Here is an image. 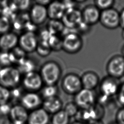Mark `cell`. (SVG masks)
I'll list each match as a JSON object with an SVG mask.
<instances>
[{"label":"cell","instance_id":"cell-1","mask_svg":"<svg viewBox=\"0 0 124 124\" xmlns=\"http://www.w3.org/2000/svg\"><path fill=\"white\" fill-rule=\"evenodd\" d=\"M39 73L46 85H55L61 77L62 69L57 62L49 61L43 64Z\"/></svg>","mask_w":124,"mask_h":124},{"label":"cell","instance_id":"cell-2","mask_svg":"<svg viewBox=\"0 0 124 124\" xmlns=\"http://www.w3.org/2000/svg\"><path fill=\"white\" fill-rule=\"evenodd\" d=\"M21 81V74L12 66L0 67V85L8 89L16 88Z\"/></svg>","mask_w":124,"mask_h":124},{"label":"cell","instance_id":"cell-3","mask_svg":"<svg viewBox=\"0 0 124 124\" xmlns=\"http://www.w3.org/2000/svg\"><path fill=\"white\" fill-rule=\"evenodd\" d=\"M106 70L109 77L116 79L124 76V57L123 55H115L108 61Z\"/></svg>","mask_w":124,"mask_h":124},{"label":"cell","instance_id":"cell-4","mask_svg":"<svg viewBox=\"0 0 124 124\" xmlns=\"http://www.w3.org/2000/svg\"><path fill=\"white\" fill-rule=\"evenodd\" d=\"M82 46L81 36L76 32H69L62 39V49L66 53H76L80 50Z\"/></svg>","mask_w":124,"mask_h":124},{"label":"cell","instance_id":"cell-5","mask_svg":"<svg viewBox=\"0 0 124 124\" xmlns=\"http://www.w3.org/2000/svg\"><path fill=\"white\" fill-rule=\"evenodd\" d=\"M62 88L66 93L75 95L82 89L80 77L74 73L67 74L62 80Z\"/></svg>","mask_w":124,"mask_h":124},{"label":"cell","instance_id":"cell-6","mask_svg":"<svg viewBox=\"0 0 124 124\" xmlns=\"http://www.w3.org/2000/svg\"><path fill=\"white\" fill-rule=\"evenodd\" d=\"M99 22L107 29H116L120 25V13L113 8L102 11Z\"/></svg>","mask_w":124,"mask_h":124},{"label":"cell","instance_id":"cell-7","mask_svg":"<svg viewBox=\"0 0 124 124\" xmlns=\"http://www.w3.org/2000/svg\"><path fill=\"white\" fill-rule=\"evenodd\" d=\"M96 97L93 91L82 89L75 95L74 103L78 108L85 109L95 104Z\"/></svg>","mask_w":124,"mask_h":124},{"label":"cell","instance_id":"cell-8","mask_svg":"<svg viewBox=\"0 0 124 124\" xmlns=\"http://www.w3.org/2000/svg\"><path fill=\"white\" fill-rule=\"evenodd\" d=\"M22 83L24 88L29 92L34 93L42 89L44 84L40 73L35 71L25 74Z\"/></svg>","mask_w":124,"mask_h":124},{"label":"cell","instance_id":"cell-9","mask_svg":"<svg viewBox=\"0 0 124 124\" xmlns=\"http://www.w3.org/2000/svg\"><path fill=\"white\" fill-rule=\"evenodd\" d=\"M38 40L37 35L32 31H26L18 39V46L26 53H31L36 50Z\"/></svg>","mask_w":124,"mask_h":124},{"label":"cell","instance_id":"cell-10","mask_svg":"<svg viewBox=\"0 0 124 124\" xmlns=\"http://www.w3.org/2000/svg\"><path fill=\"white\" fill-rule=\"evenodd\" d=\"M61 20L64 27L76 29L82 21L81 12L76 8L66 10Z\"/></svg>","mask_w":124,"mask_h":124},{"label":"cell","instance_id":"cell-11","mask_svg":"<svg viewBox=\"0 0 124 124\" xmlns=\"http://www.w3.org/2000/svg\"><path fill=\"white\" fill-rule=\"evenodd\" d=\"M117 80L108 76L104 78L99 84L100 94L109 98L116 95L120 85Z\"/></svg>","mask_w":124,"mask_h":124},{"label":"cell","instance_id":"cell-12","mask_svg":"<svg viewBox=\"0 0 124 124\" xmlns=\"http://www.w3.org/2000/svg\"><path fill=\"white\" fill-rule=\"evenodd\" d=\"M42 97L34 92H28L22 96L21 105L27 110H33L42 105Z\"/></svg>","mask_w":124,"mask_h":124},{"label":"cell","instance_id":"cell-13","mask_svg":"<svg viewBox=\"0 0 124 124\" xmlns=\"http://www.w3.org/2000/svg\"><path fill=\"white\" fill-rule=\"evenodd\" d=\"M101 11L95 5H89L81 12L82 21L89 26L99 21Z\"/></svg>","mask_w":124,"mask_h":124},{"label":"cell","instance_id":"cell-14","mask_svg":"<svg viewBox=\"0 0 124 124\" xmlns=\"http://www.w3.org/2000/svg\"><path fill=\"white\" fill-rule=\"evenodd\" d=\"M29 113L21 104L12 106L9 116L10 121L16 124L27 123Z\"/></svg>","mask_w":124,"mask_h":124},{"label":"cell","instance_id":"cell-15","mask_svg":"<svg viewBox=\"0 0 124 124\" xmlns=\"http://www.w3.org/2000/svg\"><path fill=\"white\" fill-rule=\"evenodd\" d=\"M29 17L34 25L43 24L48 17L46 7L37 3L34 4L31 9Z\"/></svg>","mask_w":124,"mask_h":124},{"label":"cell","instance_id":"cell-16","mask_svg":"<svg viewBox=\"0 0 124 124\" xmlns=\"http://www.w3.org/2000/svg\"><path fill=\"white\" fill-rule=\"evenodd\" d=\"M19 37L16 33L8 32L0 36V50L9 52L17 46Z\"/></svg>","mask_w":124,"mask_h":124},{"label":"cell","instance_id":"cell-17","mask_svg":"<svg viewBox=\"0 0 124 124\" xmlns=\"http://www.w3.org/2000/svg\"><path fill=\"white\" fill-rule=\"evenodd\" d=\"M49 120V113L42 108H40L29 113L27 124H48Z\"/></svg>","mask_w":124,"mask_h":124},{"label":"cell","instance_id":"cell-18","mask_svg":"<svg viewBox=\"0 0 124 124\" xmlns=\"http://www.w3.org/2000/svg\"><path fill=\"white\" fill-rule=\"evenodd\" d=\"M46 9L48 17L52 20L62 19L66 11L63 3L60 1H51Z\"/></svg>","mask_w":124,"mask_h":124},{"label":"cell","instance_id":"cell-19","mask_svg":"<svg viewBox=\"0 0 124 124\" xmlns=\"http://www.w3.org/2000/svg\"><path fill=\"white\" fill-rule=\"evenodd\" d=\"M81 78L83 89L93 91L99 84V78L94 72L89 71L84 73Z\"/></svg>","mask_w":124,"mask_h":124},{"label":"cell","instance_id":"cell-20","mask_svg":"<svg viewBox=\"0 0 124 124\" xmlns=\"http://www.w3.org/2000/svg\"><path fill=\"white\" fill-rule=\"evenodd\" d=\"M62 101L57 96L46 99L42 103V108L47 113L53 114L62 110Z\"/></svg>","mask_w":124,"mask_h":124},{"label":"cell","instance_id":"cell-21","mask_svg":"<svg viewBox=\"0 0 124 124\" xmlns=\"http://www.w3.org/2000/svg\"><path fill=\"white\" fill-rule=\"evenodd\" d=\"M12 63L18 64L26 58V53L19 46H16L9 51Z\"/></svg>","mask_w":124,"mask_h":124},{"label":"cell","instance_id":"cell-22","mask_svg":"<svg viewBox=\"0 0 124 124\" xmlns=\"http://www.w3.org/2000/svg\"><path fill=\"white\" fill-rule=\"evenodd\" d=\"M64 26L60 20L50 19L47 24V30L52 35H58V34L62 31Z\"/></svg>","mask_w":124,"mask_h":124},{"label":"cell","instance_id":"cell-23","mask_svg":"<svg viewBox=\"0 0 124 124\" xmlns=\"http://www.w3.org/2000/svg\"><path fill=\"white\" fill-rule=\"evenodd\" d=\"M70 117L63 110L54 114L51 119L52 124H69Z\"/></svg>","mask_w":124,"mask_h":124},{"label":"cell","instance_id":"cell-24","mask_svg":"<svg viewBox=\"0 0 124 124\" xmlns=\"http://www.w3.org/2000/svg\"><path fill=\"white\" fill-rule=\"evenodd\" d=\"M34 68L35 65L33 61L27 58L20 62L17 67L21 74L24 73V74L34 71Z\"/></svg>","mask_w":124,"mask_h":124},{"label":"cell","instance_id":"cell-25","mask_svg":"<svg viewBox=\"0 0 124 124\" xmlns=\"http://www.w3.org/2000/svg\"><path fill=\"white\" fill-rule=\"evenodd\" d=\"M51 49L47 42L39 41L36 49L37 54L42 57H46L50 54Z\"/></svg>","mask_w":124,"mask_h":124},{"label":"cell","instance_id":"cell-26","mask_svg":"<svg viewBox=\"0 0 124 124\" xmlns=\"http://www.w3.org/2000/svg\"><path fill=\"white\" fill-rule=\"evenodd\" d=\"M47 42L52 50L59 51L62 49V39L58 35H52Z\"/></svg>","mask_w":124,"mask_h":124},{"label":"cell","instance_id":"cell-27","mask_svg":"<svg viewBox=\"0 0 124 124\" xmlns=\"http://www.w3.org/2000/svg\"><path fill=\"white\" fill-rule=\"evenodd\" d=\"M58 93V88L56 85H46L42 90V95L45 99L56 96Z\"/></svg>","mask_w":124,"mask_h":124},{"label":"cell","instance_id":"cell-28","mask_svg":"<svg viewBox=\"0 0 124 124\" xmlns=\"http://www.w3.org/2000/svg\"><path fill=\"white\" fill-rule=\"evenodd\" d=\"M11 27L10 20L7 17L0 15V35L9 32Z\"/></svg>","mask_w":124,"mask_h":124},{"label":"cell","instance_id":"cell-29","mask_svg":"<svg viewBox=\"0 0 124 124\" xmlns=\"http://www.w3.org/2000/svg\"><path fill=\"white\" fill-rule=\"evenodd\" d=\"M11 98V91L0 85V105L8 103Z\"/></svg>","mask_w":124,"mask_h":124},{"label":"cell","instance_id":"cell-30","mask_svg":"<svg viewBox=\"0 0 124 124\" xmlns=\"http://www.w3.org/2000/svg\"><path fill=\"white\" fill-rule=\"evenodd\" d=\"M94 2V5L102 11L112 8L115 1L113 0H97Z\"/></svg>","mask_w":124,"mask_h":124},{"label":"cell","instance_id":"cell-31","mask_svg":"<svg viewBox=\"0 0 124 124\" xmlns=\"http://www.w3.org/2000/svg\"><path fill=\"white\" fill-rule=\"evenodd\" d=\"M78 107L74 102H69L67 103L63 109L69 117L76 116L78 113Z\"/></svg>","mask_w":124,"mask_h":124},{"label":"cell","instance_id":"cell-32","mask_svg":"<svg viewBox=\"0 0 124 124\" xmlns=\"http://www.w3.org/2000/svg\"><path fill=\"white\" fill-rule=\"evenodd\" d=\"M12 62L11 59L9 52H0V66L1 67H6L11 66Z\"/></svg>","mask_w":124,"mask_h":124},{"label":"cell","instance_id":"cell-33","mask_svg":"<svg viewBox=\"0 0 124 124\" xmlns=\"http://www.w3.org/2000/svg\"><path fill=\"white\" fill-rule=\"evenodd\" d=\"M116 96L118 103L124 107V82L120 85Z\"/></svg>","mask_w":124,"mask_h":124},{"label":"cell","instance_id":"cell-34","mask_svg":"<svg viewBox=\"0 0 124 124\" xmlns=\"http://www.w3.org/2000/svg\"><path fill=\"white\" fill-rule=\"evenodd\" d=\"M13 2L14 5L17 9L24 10L28 8L30 1L29 0H17L14 1Z\"/></svg>","mask_w":124,"mask_h":124},{"label":"cell","instance_id":"cell-35","mask_svg":"<svg viewBox=\"0 0 124 124\" xmlns=\"http://www.w3.org/2000/svg\"><path fill=\"white\" fill-rule=\"evenodd\" d=\"M116 123L118 124H124V107L119 109L116 114Z\"/></svg>","mask_w":124,"mask_h":124},{"label":"cell","instance_id":"cell-36","mask_svg":"<svg viewBox=\"0 0 124 124\" xmlns=\"http://www.w3.org/2000/svg\"><path fill=\"white\" fill-rule=\"evenodd\" d=\"M11 106H10L8 103L2 104L0 105V115L1 116L8 115L10 113Z\"/></svg>","mask_w":124,"mask_h":124},{"label":"cell","instance_id":"cell-37","mask_svg":"<svg viewBox=\"0 0 124 124\" xmlns=\"http://www.w3.org/2000/svg\"><path fill=\"white\" fill-rule=\"evenodd\" d=\"M120 25L123 29L124 28V8L122 9L121 12L120 13Z\"/></svg>","mask_w":124,"mask_h":124},{"label":"cell","instance_id":"cell-38","mask_svg":"<svg viewBox=\"0 0 124 124\" xmlns=\"http://www.w3.org/2000/svg\"><path fill=\"white\" fill-rule=\"evenodd\" d=\"M51 1L50 0H37L36 3L46 6V5H48Z\"/></svg>","mask_w":124,"mask_h":124},{"label":"cell","instance_id":"cell-39","mask_svg":"<svg viewBox=\"0 0 124 124\" xmlns=\"http://www.w3.org/2000/svg\"><path fill=\"white\" fill-rule=\"evenodd\" d=\"M89 124H104L101 120H97L89 123Z\"/></svg>","mask_w":124,"mask_h":124},{"label":"cell","instance_id":"cell-40","mask_svg":"<svg viewBox=\"0 0 124 124\" xmlns=\"http://www.w3.org/2000/svg\"><path fill=\"white\" fill-rule=\"evenodd\" d=\"M85 124V123H84L82 122H80V121H75L74 122H73L72 124Z\"/></svg>","mask_w":124,"mask_h":124},{"label":"cell","instance_id":"cell-41","mask_svg":"<svg viewBox=\"0 0 124 124\" xmlns=\"http://www.w3.org/2000/svg\"><path fill=\"white\" fill-rule=\"evenodd\" d=\"M122 55L124 57V45L122 47Z\"/></svg>","mask_w":124,"mask_h":124},{"label":"cell","instance_id":"cell-42","mask_svg":"<svg viewBox=\"0 0 124 124\" xmlns=\"http://www.w3.org/2000/svg\"><path fill=\"white\" fill-rule=\"evenodd\" d=\"M122 38H123V39L124 40V28L123 29L122 32Z\"/></svg>","mask_w":124,"mask_h":124},{"label":"cell","instance_id":"cell-43","mask_svg":"<svg viewBox=\"0 0 124 124\" xmlns=\"http://www.w3.org/2000/svg\"><path fill=\"white\" fill-rule=\"evenodd\" d=\"M15 124V123H13V122L10 121V122L9 124Z\"/></svg>","mask_w":124,"mask_h":124},{"label":"cell","instance_id":"cell-44","mask_svg":"<svg viewBox=\"0 0 124 124\" xmlns=\"http://www.w3.org/2000/svg\"><path fill=\"white\" fill-rule=\"evenodd\" d=\"M118 124L115 122V123H113V124Z\"/></svg>","mask_w":124,"mask_h":124},{"label":"cell","instance_id":"cell-45","mask_svg":"<svg viewBox=\"0 0 124 124\" xmlns=\"http://www.w3.org/2000/svg\"><path fill=\"white\" fill-rule=\"evenodd\" d=\"M0 13H1V10L0 9Z\"/></svg>","mask_w":124,"mask_h":124}]
</instances>
